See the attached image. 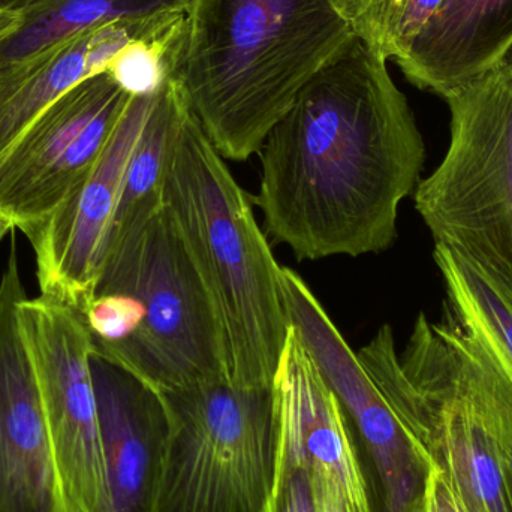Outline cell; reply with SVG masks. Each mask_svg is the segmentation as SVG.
I'll return each mask as SVG.
<instances>
[{
	"label": "cell",
	"instance_id": "6da1fadb",
	"mask_svg": "<svg viewBox=\"0 0 512 512\" xmlns=\"http://www.w3.org/2000/svg\"><path fill=\"white\" fill-rule=\"evenodd\" d=\"M388 60L357 35L298 93L259 149L265 234L298 261L379 254L426 161Z\"/></svg>",
	"mask_w": 512,
	"mask_h": 512
},
{
	"label": "cell",
	"instance_id": "7a4b0ae2",
	"mask_svg": "<svg viewBox=\"0 0 512 512\" xmlns=\"http://www.w3.org/2000/svg\"><path fill=\"white\" fill-rule=\"evenodd\" d=\"M355 32L343 0H194L179 77L222 158L248 161Z\"/></svg>",
	"mask_w": 512,
	"mask_h": 512
},
{
	"label": "cell",
	"instance_id": "3957f363",
	"mask_svg": "<svg viewBox=\"0 0 512 512\" xmlns=\"http://www.w3.org/2000/svg\"><path fill=\"white\" fill-rule=\"evenodd\" d=\"M164 206L218 319L228 381L271 388L289 330L280 265L248 195L192 110L171 147Z\"/></svg>",
	"mask_w": 512,
	"mask_h": 512
},
{
	"label": "cell",
	"instance_id": "277c9868",
	"mask_svg": "<svg viewBox=\"0 0 512 512\" xmlns=\"http://www.w3.org/2000/svg\"><path fill=\"white\" fill-rule=\"evenodd\" d=\"M143 304L134 336L95 351L159 394L228 381L218 319L165 206L111 242L96 295ZM230 382V381H228Z\"/></svg>",
	"mask_w": 512,
	"mask_h": 512
},
{
	"label": "cell",
	"instance_id": "5b68a950",
	"mask_svg": "<svg viewBox=\"0 0 512 512\" xmlns=\"http://www.w3.org/2000/svg\"><path fill=\"white\" fill-rule=\"evenodd\" d=\"M450 144L414 191L435 245L512 288V69L499 63L445 96Z\"/></svg>",
	"mask_w": 512,
	"mask_h": 512
},
{
	"label": "cell",
	"instance_id": "8992f818",
	"mask_svg": "<svg viewBox=\"0 0 512 512\" xmlns=\"http://www.w3.org/2000/svg\"><path fill=\"white\" fill-rule=\"evenodd\" d=\"M162 397L170 438L155 512H268L277 471L273 390L222 381Z\"/></svg>",
	"mask_w": 512,
	"mask_h": 512
},
{
	"label": "cell",
	"instance_id": "52a82bcc",
	"mask_svg": "<svg viewBox=\"0 0 512 512\" xmlns=\"http://www.w3.org/2000/svg\"><path fill=\"white\" fill-rule=\"evenodd\" d=\"M280 294L289 325L348 421L370 512H426L436 469L429 451L400 420L327 310L291 268H280Z\"/></svg>",
	"mask_w": 512,
	"mask_h": 512
},
{
	"label": "cell",
	"instance_id": "ba28073f",
	"mask_svg": "<svg viewBox=\"0 0 512 512\" xmlns=\"http://www.w3.org/2000/svg\"><path fill=\"white\" fill-rule=\"evenodd\" d=\"M18 322L29 351L68 512H110L111 499L84 313L47 295L24 297Z\"/></svg>",
	"mask_w": 512,
	"mask_h": 512
},
{
	"label": "cell",
	"instance_id": "9c48e42d",
	"mask_svg": "<svg viewBox=\"0 0 512 512\" xmlns=\"http://www.w3.org/2000/svg\"><path fill=\"white\" fill-rule=\"evenodd\" d=\"M131 95L104 74L57 99L0 161V227L24 234L56 212L104 152Z\"/></svg>",
	"mask_w": 512,
	"mask_h": 512
},
{
	"label": "cell",
	"instance_id": "30bf717a",
	"mask_svg": "<svg viewBox=\"0 0 512 512\" xmlns=\"http://www.w3.org/2000/svg\"><path fill=\"white\" fill-rule=\"evenodd\" d=\"M153 95L131 96L104 152L53 215L26 234L41 295L86 312L107 258L126 168L152 110Z\"/></svg>",
	"mask_w": 512,
	"mask_h": 512
},
{
	"label": "cell",
	"instance_id": "8fae6325",
	"mask_svg": "<svg viewBox=\"0 0 512 512\" xmlns=\"http://www.w3.org/2000/svg\"><path fill=\"white\" fill-rule=\"evenodd\" d=\"M24 297L12 248L0 280V512H68L18 322L17 306Z\"/></svg>",
	"mask_w": 512,
	"mask_h": 512
},
{
	"label": "cell",
	"instance_id": "7c38bea8",
	"mask_svg": "<svg viewBox=\"0 0 512 512\" xmlns=\"http://www.w3.org/2000/svg\"><path fill=\"white\" fill-rule=\"evenodd\" d=\"M271 390L279 451L304 463L313 483L342 493L355 511L370 512L348 421L292 325Z\"/></svg>",
	"mask_w": 512,
	"mask_h": 512
},
{
	"label": "cell",
	"instance_id": "4fadbf2b",
	"mask_svg": "<svg viewBox=\"0 0 512 512\" xmlns=\"http://www.w3.org/2000/svg\"><path fill=\"white\" fill-rule=\"evenodd\" d=\"M110 512H155L164 474L170 417L164 397L93 348Z\"/></svg>",
	"mask_w": 512,
	"mask_h": 512
},
{
	"label": "cell",
	"instance_id": "5bb4252c",
	"mask_svg": "<svg viewBox=\"0 0 512 512\" xmlns=\"http://www.w3.org/2000/svg\"><path fill=\"white\" fill-rule=\"evenodd\" d=\"M174 15L99 27L36 56L0 65V161L57 99L87 78L104 74L120 48L155 32Z\"/></svg>",
	"mask_w": 512,
	"mask_h": 512
},
{
	"label": "cell",
	"instance_id": "9a60e30c",
	"mask_svg": "<svg viewBox=\"0 0 512 512\" xmlns=\"http://www.w3.org/2000/svg\"><path fill=\"white\" fill-rule=\"evenodd\" d=\"M511 47L512 0H445L396 63L418 89L445 98Z\"/></svg>",
	"mask_w": 512,
	"mask_h": 512
},
{
	"label": "cell",
	"instance_id": "2e32d148",
	"mask_svg": "<svg viewBox=\"0 0 512 512\" xmlns=\"http://www.w3.org/2000/svg\"><path fill=\"white\" fill-rule=\"evenodd\" d=\"M445 306L472 340L493 396L502 435L512 439V288L471 259L435 245Z\"/></svg>",
	"mask_w": 512,
	"mask_h": 512
},
{
	"label": "cell",
	"instance_id": "e0dca14e",
	"mask_svg": "<svg viewBox=\"0 0 512 512\" xmlns=\"http://www.w3.org/2000/svg\"><path fill=\"white\" fill-rule=\"evenodd\" d=\"M194 0H36L0 44V65L50 50L99 27L185 14Z\"/></svg>",
	"mask_w": 512,
	"mask_h": 512
},
{
	"label": "cell",
	"instance_id": "ac0fdd59",
	"mask_svg": "<svg viewBox=\"0 0 512 512\" xmlns=\"http://www.w3.org/2000/svg\"><path fill=\"white\" fill-rule=\"evenodd\" d=\"M189 110L191 105L179 71L174 72L155 93L152 110L126 168L110 245L117 237L144 224L164 207L171 147Z\"/></svg>",
	"mask_w": 512,
	"mask_h": 512
},
{
	"label": "cell",
	"instance_id": "d6986e66",
	"mask_svg": "<svg viewBox=\"0 0 512 512\" xmlns=\"http://www.w3.org/2000/svg\"><path fill=\"white\" fill-rule=\"evenodd\" d=\"M188 12L177 14L150 35L132 39L107 66L114 83L131 96L153 95L182 65Z\"/></svg>",
	"mask_w": 512,
	"mask_h": 512
},
{
	"label": "cell",
	"instance_id": "ffe728a7",
	"mask_svg": "<svg viewBox=\"0 0 512 512\" xmlns=\"http://www.w3.org/2000/svg\"><path fill=\"white\" fill-rule=\"evenodd\" d=\"M445 0H343L355 35L387 60L403 56Z\"/></svg>",
	"mask_w": 512,
	"mask_h": 512
},
{
	"label": "cell",
	"instance_id": "44dd1931",
	"mask_svg": "<svg viewBox=\"0 0 512 512\" xmlns=\"http://www.w3.org/2000/svg\"><path fill=\"white\" fill-rule=\"evenodd\" d=\"M93 342L114 345L134 336L144 318L143 304L128 294L96 295L84 312Z\"/></svg>",
	"mask_w": 512,
	"mask_h": 512
},
{
	"label": "cell",
	"instance_id": "7402d4cb",
	"mask_svg": "<svg viewBox=\"0 0 512 512\" xmlns=\"http://www.w3.org/2000/svg\"><path fill=\"white\" fill-rule=\"evenodd\" d=\"M268 512H318L312 477L306 466L279 448Z\"/></svg>",
	"mask_w": 512,
	"mask_h": 512
},
{
	"label": "cell",
	"instance_id": "603a6c76",
	"mask_svg": "<svg viewBox=\"0 0 512 512\" xmlns=\"http://www.w3.org/2000/svg\"><path fill=\"white\" fill-rule=\"evenodd\" d=\"M426 512H466L438 468L430 481Z\"/></svg>",
	"mask_w": 512,
	"mask_h": 512
},
{
	"label": "cell",
	"instance_id": "cb8c5ba5",
	"mask_svg": "<svg viewBox=\"0 0 512 512\" xmlns=\"http://www.w3.org/2000/svg\"><path fill=\"white\" fill-rule=\"evenodd\" d=\"M313 490H315L318 512H357L351 502L337 490L315 483H313Z\"/></svg>",
	"mask_w": 512,
	"mask_h": 512
},
{
	"label": "cell",
	"instance_id": "d4e9b609",
	"mask_svg": "<svg viewBox=\"0 0 512 512\" xmlns=\"http://www.w3.org/2000/svg\"><path fill=\"white\" fill-rule=\"evenodd\" d=\"M499 450H501L502 469H504L512 508V439L507 438L502 433L499 435Z\"/></svg>",
	"mask_w": 512,
	"mask_h": 512
},
{
	"label": "cell",
	"instance_id": "484cf974",
	"mask_svg": "<svg viewBox=\"0 0 512 512\" xmlns=\"http://www.w3.org/2000/svg\"><path fill=\"white\" fill-rule=\"evenodd\" d=\"M20 24L21 12L11 11V9L0 6V44L8 39L20 27Z\"/></svg>",
	"mask_w": 512,
	"mask_h": 512
},
{
	"label": "cell",
	"instance_id": "4316f807",
	"mask_svg": "<svg viewBox=\"0 0 512 512\" xmlns=\"http://www.w3.org/2000/svg\"><path fill=\"white\" fill-rule=\"evenodd\" d=\"M35 2L36 0H0V6L11 9V11L21 12Z\"/></svg>",
	"mask_w": 512,
	"mask_h": 512
},
{
	"label": "cell",
	"instance_id": "83f0119b",
	"mask_svg": "<svg viewBox=\"0 0 512 512\" xmlns=\"http://www.w3.org/2000/svg\"><path fill=\"white\" fill-rule=\"evenodd\" d=\"M502 63H505V65L510 66V68L512 69V47L510 48V50H508V53L505 54Z\"/></svg>",
	"mask_w": 512,
	"mask_h": 512
},
{
	"label": "cell",
	"instance_id": "f1b7e54d",
	"mask_svg": "<svg viewBox=\"0 0 512 512\" xmlns=\"http://www.w3.org/2000/svg\"><path fill=\"white\" fill-rule=\"evenodd\" d=\"M6 234H8V231H5L2 227H0V240H2L3 237L6 236Z\"/></svg>",
	"mask_w": 512,
	"mask_h": 512
}]
</instances>
